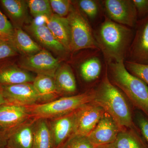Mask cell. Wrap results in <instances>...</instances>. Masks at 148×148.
<instances>
[{"mask_svg":"<svg viewBox=\"0 0 148 148\" xmlns=\"http://www.w3.org/2000/svg\"><path fill=\"white\" fill-rule=\"evenodd\" d=\"M93 33L106 62L125 61L135 33L132 28L116 23L104 15Z\"/></svg>","mask_w":148,"mask_h":148,"instance_id":"cell-1","label":"cell"},{"mask_svg":"<svg viewBox=\"0 0 148 148\" xmlns=\"http://www.w3.org/2000/svg\"><path fill=\"white\" fill-rule=\"evenodd\" d=\"M95 91L92 102L101 106L109 114L121 129L133 128L132 113L129 105L123 92L109 79L107 66L103 79Z\"/></svg>","mask_w":148,"mask_h":148,"instance_id":"cell-2","label":"cell"},{"mask_svg":"<svg viewBox=\"0 0 148 148\" xmlns=\"http://www.w3.org/2000/svg\"><path fill=\"white\" fill-rule=\"evenodd\" d=\"M111 82L122 91L132 104L148 116V86L125 68L124 61L107 63Z\"/></svg>","mask_w":148,"mask_h":148,"instance_id":"cell-3","label":"cell"},{"mask_svg":"<svg viewBox=\"0 0 148 148\" xmlns=\"http://www.w3.org/2000/svg\"><path fill=\"white\" fill-rule=\"evenodd\" d=\"M95 92V89H91L81 94L62 97L48 103L37 104L28 108L32 118L52 119L71 113L92 102Z\"/></svg>","mask_w":148,"mask_h":148,"instance_id":"cell-4","label":"cell"},{"mask_svg":"<svg viewBox=\"0 0 148 148\" xmlns=\"http://www.w3.org/2000/svg\"><path fill=\"white\" fill-rule=\"evenodd\" d=\"M67 18L71 33L70 51L76 52L84 49H99L89 21L77 6L72 5Z\"/></svg>","mask_w":148,"mask_h":148,"instance_id":"cell-5","label":"cell"},{"mask_svg":"<svg viewBox=\"0 0 148 148\" xmlns=\"http://www.w3.org/2000/svg\"><path fill=\"white\" fill-rule=\"evenodd\" d=\"M105 15L112 21L135 28L138 19L137 10L132 0L102 1Z\"/></svg>","mask_w":148,"mask_h":148,"instance_id":"cell-6","label":"cell"},{"mask_svg":"<svg viewBox=\"0 0 148 148\" xmlns=\"http://www.w3.org/2000/svg\"><path fill=\"white\" fill-rule=\"evenodd\" d=\"M7 104L29 106L40 103V99L32 83L0 85Z\"/></svg>","mask_w":148,"mask_h":148,"instance_id":"cell-7","label":"cell"},{"mask_svg":"<svg viewBox=\"0 0 148 148\" xmlns=\"http://www.w3.org/2000/svg\"><path fill=\"white\" fill-rule=\"evenodd\" d=\"M126 61L148 64V16L139 19Z\"/></svg>","mask_w":148,"mask_h":148,"instance_id":"cell-8","label":"cell"},{"mask_svg":"<svg viewBox=\"0 0 148 148\" xmlns=\"http://www.w3.org/2000/svg\"><path fill=\"white\" fill-rule=\"evenodd\" d=\"M23 69L54 77L59 68V61L45 49H42L33 55L29 56L23 59L21 63Z\"/></svg>","mask_w":148,"mask_h":148,"instance_id":"cell-9","label":"cell"},{"mask_svg":"<svg viewBox=\"0 0 148 148\" xmlns=\"http://www.w3.org/2000/svg\"><path fill=\"white\" fill-rule=\"evenodd\" d=\"M105 112L102 107L93 102L78 109L74 134L88 136Z\"/></svg>","mask_w":148,"mask_h":148,"instance_id":"cell-10","label":"cell"},{"mask_svg":"<svg viewBox=\"0 0 148 148\" xmlns=\"http://www.w3.org/2000/svg\"><path fill=\"white\" fill-rule=\"evenodd\" d=\"M77 110L63 116L47 120L53 148L60 147L69 137L74 134Z\"/></svg>","mask_w":148,"mask_h":148,"instance_id":"cell-11","label":"cell"},{"mask_svg":"<svg viewBox=\"0 0 148 148\" xmlns=\"http://www.w3.org/2000/svg\"><path fill=\"white\" fill-rule=\"evenodd\" d=\"M121 130L112 117L105 112L95 128L87 137L95 146L112 144Z\"/></svg>","mask_w":148,"mask_h":148,"instance_id":"cell-12","label":"cell"},{"mask_svg":"<svg viewBox=\"0 0 148 148\" xmlns=\"http://www.w3.org/2000/svg\"><path fill=\"white\" fill-rule=\"evenodd\" d=\"M106 62L98 49H89L88 55L79 66L80 75L86 82H94L101 76Z\"/></svg>","mask_w":148,"mask_h":148,"instance_id":"cell-13","label":"cell"},{"mask_svg":"<svg viewBox=\"0 0 148 148\" xmlns=\"http://www.w3.org/2000/svg\"><path fill=\"white\" fill-rule=\"evenodd\" d=\"M36 121L30 118L10 130L7 148H33Z\"/></svg>","mask_w":148,"mask_h":148,"instance_id":"cell-14","label":"cell"},{"mask_svg":"<svg viewBox=\"0 0 148 148\" xmlns=\"http://www.w3.org/2000/svg\"><path fill=\"white\" fill-rule=\"evenodd\" d=\"M30 118L28 107L6 104L0 108V128L9 132Z\"/></svg>","mask_w":148,"mask_h":148,"instance_id":"cell-15","label":"cell"},{"mask_svg":"<svg viewBox=\"0 0 148 148\" xmlns=\"http://www.w3.org/2000/svg\"><path fill=\"white\" fill-rule=\"evenodd\" d=\"M46 25L56 39L68 51H70L71 33L67 17H61L57 14H52L47 18Z\"/></svg>","mask_w":148,"mask_h":148,"instance_id":"cell-16","label":"cell"},{"mask_svg":"<svg viewBox=\"0 0 148 148\" xmlns=\"http://www.w3.org/2000/svg\"><path fill=\"white\" fill-rule=\"evenodd\" d=\"M27 29L40 43L51 50L58 53L68 51L56 39L46 24H37L33 22Z\"/></svg>","mask_w":148,"mask_h":148,"instance_id":"cell-17","label":"cell"},{"mask_svg":"<svg viewBox=\"0 0 148 148\" xmlns=\"http://www.w3.org/2000/svg\"><path fill=\"white\" fill-rule=\"evenodd\" d=\"M32 84L39 97V104L54 101L60 95L53 77L46 75H37Z\"/></svg>","mask_w":148,"mask_h":148,"instance_id":"cell-18","label":"cell"},{"mask_svg":"<svg viewBox=\"0 0 148 148\" xmlns=\"http://www.w3.org/2000/svg\"><path fill=\"white\" fill-rule=\"evenodd\" d=\"M54 78L60 95H71L76 92L75 77L71 68L68 64H64L59 66Z\"/></svg>","mask_w":148,"mask_h":148,"instance_id":"cell-19","label":"cell"},{"mask_svg":"<svg viewBox=\"0 0 148 148\" xmlns=\"http://www.w3.org/2000/svg\"><path fill=\"white\" fill-rule=\"evenodd\" d=\"M35 77L24 69L11 66L0 70V85L33 83Z\"/></svg>","mask_w":148,"mask_h":148,"instance_id":"cell-20","label":"cell"},{"mask_svg":"<svg viewBox=\"0 0 148 148\" xmlns=\"http://www.w3.org/2000/svg\"><path fill=\"white\" fill-rule=\"evenodd\" d=\"M9 40L18 51L28 56L42 50L40 46L20 28L14 29L13 36Z\"/></svg>","mask_w":148,"mask_h":148,"instance_id":"cell-21","label":"cell"},{"mask_svg":"<svg viewBox=\"0 0 148 148\" xmlns=\"http://www.w3.org/2000/svg\"><path fill=\"white\" fill-rule=\"evenodd\" d=\"M33 148H53L47 120L36 119Z\"/></svg>","mask_w":148,"mask_h":148,"instance_id":"cell-22","label":"cell"},{"mask_svg":"<svg viewBox=\"0 0 148 148\" xmlns=\"http://www.w3.org/2000/svg\"><path fill=\"white\" fill-rule=\"evenodd\" d=\"M113 148H147L132 130H121L115 141L112 143Z\"/></svg>","mask_w":148,"mask_h":148,"instance_id":"cell-23","label":"cell"},{"mask_svg":"<svg viewBox=\"0 0 148 148\" xmlns=\"http://www.w3.org/2000/svg\"><path fill=\"white\" fill-rule=\"evenodd\" d=\"M77 5L82 12L91 21H94L100 16L103 10L102 1L97 0H79Z\"/></svg>","mask_w":148,"mask_h":148,"instance_id":"cell-24","label":"cell"},{"mask_svg":"<svg viewBox=\"0 0 148 148\" xmlns=\"http://www.w3.org/2000/svg\"><path fill=\"white\" fill-rule=\"evenodd\" d=\"M4 8L12 18L17 21L23 20L27 13L26 2L21 0H2Z\"/></svg>","mask_w":148,"mask_h":148,"instance_id":"cell-25","label":"cell"},{"mask_svg":"<svg viewBox=\"0 0 148 148\" xmlns=\"http://www.w3.org/2000/svg\"><path fill=\"white\" fill-rule=\"evenodd\" d=\"M27 3L31 13L35 18L41 16H45L48 18L52 14V10L49 1L30 0Z\"/></svg>","mask_w":148,"mask_h":148,"instance_id":"cell-26","label":"cell"},{"mask_svg":"<svg viewBox=\"0 0 148 148\" xmlns=\"http://www.w3.org/2000/svg\"><path fill=\"white\" fill-rule=\"evenodd\" d=\"M96 146L90 142L87 136L74 134L59 148H94Z\"/></svg>","mask_w":148,"mask_h":148,"instance_id":"cell-27","label":"cell"},{"mask_svg":"<svg viewBox=\"0 0 148 148\" xmlns=\"http://www.w3.org/2000/svg\"><path fill=\"white\" fill-rule=\"evenodd\" d=\"M124 65L130 73L143 80L148 86V64H142L125 61Z\"/></svg>","mask_w":148,"mask_h":148,"instance_id":"cell-28","label":"cell"},{"mask_svg":"<svg viewBox=\"0 0 148 148\" xmlns=\"http://www.w3.org/2000/svg\"><path fill=\"white\" fill-rule=\"evenodd\" d=\"M51 9L56 14L61 17H66L69 15L72 5V2L69 0H50Z\"/></svg>","mask_w":148,"mask_h":148,"instance_id":"cell-29","label":"cell"},{"mask_svg":"<svg viewBox=\"0 0 148 148\" xmlns=\"http://www.w3.org/2000/svg\"><path fill=\"white\" fill-rule=\"evenodd\" d=\"M17 51L10 41L0 40V59L15 55Z\"/></svg>","mask_w":148,"mask_h":148,"instance_id":"cell-30","label":"cell"},{"mask_svg":"<svg viewBox=\"0 0 148 148\" xmlns=\"http://www.w3.org/2000/svg\"><path fill=\"white\" fill-rule=\"evenodd\" d=\"M14 30L10 22L0 10V34L10 39L13 36Z\"/></svg>","mask_w":148,"mask_h":148,"instance_id":"cell-31","label":"cell"},{"mask_svg":"<svg viewBox=\"0 0 148 148\" xmlns=\"http://www.w3.org/2000/svg\"><path fill=\"white\" fill-rule=\"evenodd\" d=\"M137 10L138 19L148 16V0H132Z\"/></svg>","mask_w":148,"mask_h":148,"instance_id":"cell-32","label":"cell"},{"mask_svg":"<svg viewBox=\"0 0 148 148\" xmlns=\"http://www.w3.org/2000/svg\"><path fill=\"white\" fill-rule=\"evenodd\" d=\"M138 125L144 138L148 142V119L143 116L138 117Z\"/></svg>","mask_w":148,"mask_h":148,"instance_id":"cell-33","label":"cell"},{"mask_svg":"<svg viewBox=\"0 0 148 148\" xmlns=\"http://www.w3.org/2000/svg\"><path fill=\"white\" fill-rule=\"evenodd\" d=\"M8 132L0 128V148H7Z\"/></svg>","mask_w":148,"mask_h":148,"instance_id":"cell-34","label":"cell"},{"mask_svg":"<svg viewBox=\"0 0 148 148\" xmlns=\"http://www.w3.org/2000/svg\"><path fill=\"white\" fill-rule=\"evenodd\" d=\"M7 103L3 95L1 89H0V108L3 106L6 105Z\"/></svg>","mask_w":148,"mask_h":148,"instance_id":"cell-35","label":"cell"},{"mask_svg":"<svg viewBox=\"0 0 148 148\" xmlns=\"http://www.w3.org/2000/svg\"><path fill=\"white\" fill-rule=\"evenodd\" d=\"M94 148H113L112 144H107V145H101L97 146Z\"/></svg>","mask_w":148,"mask_h":148,"instance_id":"cell-36","label":"cell"},{"mask_svg":"<svg viewBox=\"0 0 148 148\" xmlns=\"http://www.w3.org/2000/svg\"></svg>","mask_w":148,"mask_h":148,"instance_id":"cell-37","label":"cell"}]
</instances>
